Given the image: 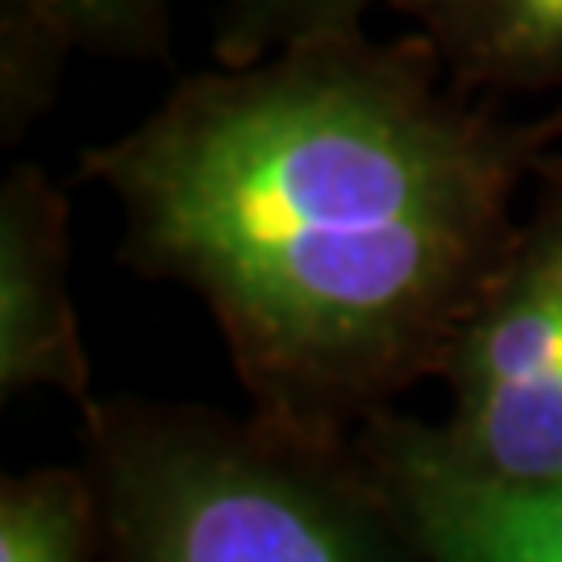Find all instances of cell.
<instances>
[{"label":"cell","mask_w":562,"mask_h":562,"mask_svg":"<svg viewBox=\"0 0 562 562\" xmlns=\"http://www.w3.org/2000/svg\"><path fill=\"white\" fill-rule=\"evenodd\" d=\"M562 109L501 117L417 34L180 80L80 155L125 259L192 288L280 401L362 396L459 338L521 238Z\"/></svg>","instance_id":"6da1fadb"},{"label":"cell","mask_w":562,"mask_h":562,"mask_svg":"<svg viewBox=\"0 0 562 562\" xmlns=\"http://www.w3.org/2000/svg\"><path fill=\"white\" fill-rule=\"evenodd\" d=\"M113 492L155 562H367L322 487L183 425H109Z\"/></svg>","instance_id":"7a4b0ae2"},{"label":"cell","mask_w":562,"mask_h":562,"mask_svg":"<svg viewBox=\"0 0 562 562\" xmlns=\"http://www.w3.org/2000/svg\"><path fill=\"white\" fill-rule=\"evenodd\" d=\"M462 462L496 480H562V201L538 196L454 338Z\"/></svg>","instance_id":"3957f363"},{"label":"cell","mask_w":562,"mask_h":562,"mask_svg":"<svg viewBox=\"0 0 562 562\" xmlns=\"http://www.w3.org/2000/svg\"><path fill=\"white\" fill-rule=\"evenodd\" d=\"M380 462L438 562H562V480H496L422 429L396 434Z\"/></svg>","instance_id":"277c9868"},{"label":"cell","mask_w":562,"mask_h":562,"mask_svg":"<svg viewBox=\"0 0 562 562\" xmlns=\"http://www.w3.org/2000/svg\"><path fill=\"white\" fill-rule=\"evenodd\" d=\"M67 196L34 162L0 188V380L4 392L80 387L83 355L67 296Z\"/></svg>","instance_id":"5b68a950"},{"label":"cell","mask_w":562,"mask_h":562,"mask_svg":"<svg viewBox=\"0 0 562 562\" xmlns=\"http://www.w3.org/2000/svg\"><path fill=\"white\" fill-rule=\"evenodd\" d=\"M171 0H0V121L4 138L55 101L63 67L88 59H162Z\"/></svg>","instance_id":"8992f818"},{"label":"cell","mask_w":562,"mask_h":562,"mask_svg":"<svg viewBox=\"0 0 562 562\" xmlns=\"http://www.w3.org/2000/svg\"><path fill=\"white\" fill-rule=\"evenodd\" d=\"M462 92H562V0H387Z\"/></svg>","instance_id":"52a82bcc"},{"label":"cell","mask_w":562,"mask_h":562,"mask_svg":"<svg viewBox=\"0 0 562 562\" xmlns=\"http://www.w3.org/2000/svg\"><path fill=\"white\" fill-rule=\"evenodd\" d=\"M375 4L380 0H217L213 55L217 67H250L301 42L355 34Z\"/></svg>","instance_id":"ba28073f"},{"label":"cell","mask_w":562,"mask_h":562,"mask_svg":"<svg viewBox=\"0 0 562 562\" xmlns=\"http://www.w3.org/2000/svg\"><path fill=\"white\" fill-rule=\"evenodd\" d=\"M0 562H76V501L59 480L4 487Z\"/></svg>","instance_id":"9c48e42d"},{"label":"cell","mask_w":562,"mask_h":562,"mask_svg":"<svg viewBox=\"0 0 562 562\" xmlns=\"http://www.w3.org/2000/svg\"><path fill=\"white\" fill-rule=\"evenodd\" d=\"M538 196L562 201V146L542 162V171H538Z\"/></svg>","instance_id":"30bf717a"}]
</instances>
